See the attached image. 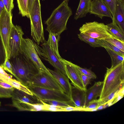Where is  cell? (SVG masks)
Returning a JSON list of instances; mask_svg holds the SVG:
<instances>
[{"instance_id":"6da1fadb","label":"cell","mask_w":124,"mask_h":124,"mask_svg":"<svg viewBox=\"0 0 124 124\" xmlns=\"http://www.w3.org/2000/svg\"><path fill=\"white\" fill-rule=\"evenodd\" d=\"M70 0H64L53 11L49 17L45 22L46 30L59 35L67 29L68 20L72 14L71 8L68 6Z\"/></svg>"},{"instance_id":"7a4b0ae2","label":"cell","mask_w":124,"mask_h":124,"mask_svg":"<svg viewBox=\"0 0 124 124\" xmlns=\"http://www.w3.org/2000/svg\"><path fill=\"white\" fill-rule=\"evenodd\" d=\"M106 69L99 100L124 87V61L114 67Z\"/></svg>"},{"instance_id":"3957f363","label":"cell","mask_w":124,"mask_h":124,"mask_svg":"<svg viewBox=\"0 0 124 124\" xmlns=\"http://www.w3.org/2000/svg\"><path fill=\"white\" fill-rule=\"evenodd\" d=\"M9 59L12 66L13 75L18 81L27 87L33 77L39 72L22 54Z\"/></svg>"},{"instance_id":"277c9868","label":"cell","mask_w":124,"mask_h":124,"mask_svg":"<svg viewBox=\"0 0 124 124\" xmlns=\"http://www.w3.org/2000/svg\"><path fill=\"white\" fill-rule=\"evenodd\" d=\"M40 0H35L29 13L31 25V35L38 45L45 40L42 23Z\"/></svg>"},{"instance_id":"5b68a950","label":"cell","mask_w":124,"mask_h":124,"mask_svg":"<svg viewBox=\"0 0 124 124\" xmlns=\"http://www.w3.org/2000/svg\"><path fill=\"white\" fill-rule=\"evenodd\" d=\"M21 47L23 55L39 72L51 73L41 61L36 50L35 42L32 40L23 38Z\"/></svg>"},{"instance_id":"8992f818","label":"cell","mask_w":124,"mask_h":124,"mask_svg":"<svg viewBox=\"0 0 124 124\" xmlns=\"http://www.w3.org/2000/svg\"><path fill=\"white\" fill-rule=\"evenodd\" d=\"M80 33L99 40L114 38L108 30L107 25L96 21L86 23L80 27Z\"/></svg>"},{"instance_id":"52a82bcc","label":"cell","mask_w":124,"mask_h":124,"mask_svg":"<svg viewBox=\"0 0 124 124\" xmlns=\"http://www.w3.org/2000/svg\"><path fill=\"white\" fill-rule=\"evenodd\" d=\"M27 87L33 94L40 100H52L65 102L73 101L71 98L64 92L30 85Z\"/></svg>"},{"instance_id":"ba28073f","label":"cell","mask_w":124,"mask_h":124,"mask_svg":"<svg viewBox=\"0 0 124 124\" xmlns=\"http://www.w3.org/2000/svg\"><path fill=\"white\" fill-rule=\"evenodd\" d=\"M35 45L39 57L48 61L55 69L66 75L63 64L50 49L46 41L42 43L41 46L35 43Z\"/></svg>"},{"instance_id":"9c48e42d","label":"cell","mask_w":124,"mask_h":124,"mask_svg":"<svg viewBox=\"0 0 124 124\" xmlns=\"http://www.w3.org/2000/svg\"><path fill=\"white\" fill-rule=\"evenodd\" d=\"M24 34L20 26L13 25L9 40L7 59H9L22 54L21 44Z\"/></svg>"},{"instance_id":"30bf717a","label":"cell","mask_w":124,"mask_h":124,"mask_svg":"<svg viewBox=\"0 0 124 124\" xmlns=\"http://www.w3.org/2000/svg\"><path fill=\"white\" fill-rule=\"evenodd\" d=\"M30 85L64 92L61 86L51 73L39 72L32 78Z\"/></svg>"},{"instance_id":"8fae6325","label":"cell","mask_w":124,"mask_h":124,"mask_svg":"<svg viewBox=\"0 0 124 124\" xmlns=\"http://www.w3.org/2000/svg\"><path fill=\"white\" fill-rule=\"evenodd\" d=\"M12 14L8 13L4 8L0 16V34L4 45L7 54H8V42L13 24L12 21Z\"/></svg>"},{"instance_id":"7c38bea8","label":"cell","mask_w":124,"mask_h":124,"mask_svg":"<svg viewBox=\"0 0 124 124\" xmlns=\"http://www.w3.org/2000/svg\"><path fill=\"white\" fill-rule=\"evenodd\" d=\"M64 66L66 73L74 86L82 90L86 91L81 77V73L74 65V63L62 58L60 59Z\"/></svg>"},{"instance_id":"4fadbf2b","label":"cell","mask_w":124,"mask_h":124,"mask_svg":"<svg viewBox=\"0 0 124 124\" xmlns=\"http://www.w3.org/2000/svg\"><path fill=\"white\" fill-rule=\"evenodd\" d=\"M89 13L97 16L101 19L104 16L113 19V16L108 8L102 0L92 1Z\"/></svg>"},{"instance_id":"5bb4252c","label":"cell","mask_w":124,"mask_h":124,"mask_svg":"<svg viewBox=\"0 0 124 124\" xmlns=\"http://www.w3.org/2000/svg\"><path fill=\"white\" fill-rule=\"evenodd\" d=\"M47 68L61 86L64 92L71 98L72 86L67 76L55 69L53 70Z\"/></svg>"},{"instance_id":"9a60e30c","label":"cell","mask_w":124,"mask_h":124,"mask_svg":"<svg viewBox=\"0 0 124 124\" xmlns=\"http://www.w3.org/2000/svg\"><path fill=\"white\" fill-rule=\"evenodd\" d=\"M12 101H15L32 104L42 103L40 100L34 95H31L15 88L13 92Z\"/></svg>"},{"instance_id":"2e32d148","label":"cell","mask_w":124,"mask_h":124,"mask_svg":"<svg viewBox=\"0 0 124 124\" xmlns=\"http://www.w3.org/2000/svg\"><path fill=\"white\" fill-rule=\"evenodd\" d=\"M103 84V81L95 82L92 86L85 91L84 108H86L91 102L97 100L101 95Z\"/></svg>"},{"instance_id":"e0dca14e","label":"cell","mask_w":124,"mask_h":124,"mask_svg":"<svg viewBox=\"0 0 124 124\" xmlns=\"http://www.w3.org/2000/svg\"><path fill=\"white\" fill-rule=\"evenodd\" d=\"M113 19L124 32V0H116L115 13Z\"/></svg>"},{"instance_id":"ac0fdd59","label":"cell","mask_w":124,"mask_h":124,"mask_svg":"<svg viewBox=\"0 0 124 124\" xmlns=\"http://www.w3.org/2000/svg\"><path fill=\"white\" fill-rule=\"evenodd\" d=\"M85 96V91L72 86L71 99L75 107L84 108Z\"/></svg>"},{"instance_id":"d6986e66","label":"cell","mask_w":124,"mask_h":124,"mask_svg":"<svg viewBox=\"0 0 124 124\" xmlns=\"http://www.w3.org/2000/svg\"><path fill=\"white\" fill-rule=\"evenodd\" d=\"M12 101L13 106L20 111H44V105L42 103L32 104L15 101Z\"/></svg>"},{"instance_id":"ffe728a7","label":"cell","mask_w":124,"mask_h":124,"mask_svg":"<svg viewBox=\"0 0 124 124\" xmlns=\"http://www.w3.org/2000/svg\"><path fill=\"white\" fill-rule=\"evenodd\" d=\"M92 0H80L78 7L74 16L76 20L79 18L85 17L89 13L92 2Z\"/></svg>"},{"instance_id":"44dd1931","label":"cell","mask_w":124,"mask_h":124,"mask_svg":"<svg viewBox=\"0 0 124 124\" xmlns=\"http://www.w3.org/2000/svg\"><path fill=\"white\" fill-rule=\"evenodd\" d=\"M49 34L48 40L46 41L50 49L60 59L61 57L59 54L58 49V43L60 39V35L56 34L51 32Z\"/></svg>"},{"instance_id":"7402d4cb","label":"cell","mask_w":124,"mask_h":124,"mask_svg":"<svg viewBox=\"0 0 124 124\" xmlns=\"http://www.w3.org/2000/svg\"><path fill=\"white\" fill-rule=\"evenodd\" d=\"M0 80L7 83L15 88L22 90L31 95H34L27 87L15 79L8 77L0 74Z\"/></svg>"},{"instance_id":"603a6c76","label":"cell","mask_w":124,"mask_h":124,"mask_svg":"<svg viewBox=\"0 0 124 124\" xmlns=\"http://www.w3.org/2000/svg\"><path fill=\"white\" fill-rule=\"evenodd\" d=\"M107 25L108 30L115 39L124 42V32L116 24L114 20Z\"/></svg>"},{"instance_id":"cb8c5ba5","label":"cell","mask_w":124,"mask_h":124,"mask_svg":"<svg viewBox=\"0 0 124 124\" xmlns=\"http://www.w3.org/2000/svg\"><path fill=\"white\" fill-rule=\"evenodd\" d=\"M14 88L12 86L0 80V98L11 97Z\"/></svg>"},{"instance_id":"d4e9b609","label":"cell","mask_w":124,"mask_h":124,"mask_svg":"<svg viewBox=\"0 0 124 124\" xmlns=\"http://www.w3.org/2000/svg\"><path fill=\"white\" fill-rule=\"evenodd\" d=\"M111 60V67H114L124 61V57L122 56L113 50L105 48Z\"/></svg>"},{"instance_id":"484cf974","label":"cell","mask_w":124,"mask_h":124,"mask_svg":"<svg viewBox=\"0 0 124 124\" xmlns=\"http://www.w3.org/2000/svg\"><path fill=\"white\" fill-rule=\"evenodd\" d=\"M78 35L81 40L87 43L92 47H101L98 42V39L81 33L78 34Z\"/></svg>"},{"instance_id":"4316f807","label":"cell","mask_w":124,"mask_h":124,"mask_svg":"<svg viewBox=\"0 0 124 124\" xmlns=\"http://www.w3.org/2000/svg\"><path fill=\"white\" fill-rule=\"evenodd\" d=\"M19 10V13L22 16L29 18V13L28 8V0H17Z\"/></svg>"},{"instance_id":"83f0119b","label":"cell","mask_w":124,"mask_h":124,"mask_svg":"<svg viewBox=\"0 0 124 124\" xmlns=\"http://www.w3.org/2000/svg\"><path fill=\"white\" fill-rule=\"evenodd\" d=\"M98 41L101 47L107 48L121 55L124 57V52L114 45L104 40H99Z\"/></svg>"},{"instance_id":"f1b7e54d","label":"cell","mask_w":124,"mask_h":124,"mask_svg":"<svg viewBox=\"0 0 124 124\" xmlns=\"http://www.w3.org/2000/svg\"><path fill=\"white\" fill-rule=\"evenodd\" d=\"M42 100L46 103L58 107H64L69 106L75 107L73 101L65 102L52 100Z\"/></svg>"},{"instance_id":"f546056e","label":"cell","mask_w":124,"mask_h":124,"mask_svg":"<svg viewBox=\"0 0 124 124\" xmlns=\"http://www.w3.org/2000/svg\"><path fill=\"white\" fill-rule=\"evenodd\" d=\"M7 59L5 47L0 34V66L5 63Z\"/></svg>"},{"instance_id":"4dcf8cb0","label":"cell","mask_w":124,"mask_h":124,"mask_svg":"<svg viewBox=\"0 0 124 124\" xmlns=\"http://www.w3.org/2000/svg\"><path fill=\"white\" fill-rule=\"evenodd\" d=\"M74 65L81 73L89 77L91 79H95L96 78V75L90 70L86 68H82L74 64Z\"/></svg>"},{"instance_id":"1f68e13d","label":"cell","mask_w":124,"mask_h":124,"mask_svg":"<svg viewBox=\"0 0 124 124\" xmlns=\"http://www.w3.org/2000/svg\"><path fill=\"white\" fill-rule=\"evenodd\" d=\"M104 40L112 44L124 52V42L120 41L114 38H107L105 39Z\"/></svg>"},{"instance_id":"d6a6232c","label":"cell","mask_w":124,"mask_h":124,"mask_svg":"<svg viewBox=\"0 0 124 124\" xmlns=\"http://www.w3.org/2000/svg\"><path fill=\"white\" fill-rule=\"evenodd\" d=\"M44 106V111H63L62 107H58L46 103L40 100Z\"/></svg>"},{"instance_id":"836d02e7","label":"cell","mask_w":124,"mask_h":124,"mask_svg":"<svg viewBox=\"0 0 124 124\" xmlns=\"http://www.w3.org/2000/svg\"><path fill=\"white\" fill-rule=\"evenodd\" d=\"M108 7L113 16H114L116 5V0H102Z\"/></svg>"},{"instance_id":"e575fe53","label":"cell","mask_w":124,"mask_h":124,"mask_svg":"<svg viewBox=\"0 0 124 124\" xmlns=\"http://www.w3.org/2000/svg\"><path fill=\"white\" fill-rule=\"evenodd\" d=\"M101 105L99 100L97 99L90 102L85 108L89 111H96L95 109Z\"/></svg>"},{"instance_id":"d590c367","label":"cell","mask_w":124,"mask_h":124,"mask_svg":"<svg viewBox=\"0 0 124 124\" xmlns=\"http://www.w3.org/2000/svg\"><path fill=\"white\" fill-rule=\"evenodd\" d=\"M121 89L115 91L104 98L100 100L98 99L101 105H102L107 103L117 94Z\"/></svg>"},{"instance_id":"8d00e7d4","label":"cell","mask_w":124,"mask_h":124,"mask_svg":"<svg viewBox=\"0 0 124 124\" xmlns=\"http://www.w3.org/2000/svg\"><path fill=\"white\" fill-rule=\"evenodd\" d=\"M5 7L8 13H12V11L14 8L13 0H2Z\"/></svg>"},{"instance_id":"74e56055","label":"cell","mask_w":124,"mask_h":124,"mask_svg":"<svg viewBox=\"0 0 124 124\" xmlns=\"http://www.w3.org/2000/svg\"><path fill=\"white\" fill-rule=\"evenodd\" d=\"M1 66L4 70L13 75L12 66L9 59H8L6 60Z\"/></svg>"},{"instance_id":"f35d334b","label":"cell","mask_w":124,"mask_h":124,"mask_svg":"<svg viewBox=\"0 0 124 124\" xmlns=\"http://www.w3.org/2000/svg\"><path fill=\"white\" fill-rule=\"evenodd\" d=\"M81 77L83 84L84 86L86 87V86L90 83V80L91 79L89 77L81 73Z\"/></svg>"},{"instance_id":"ab89813d","label":"cell","mask_w":124,"mask_h":124,"mask_svg":"<svg viewBox=\"0 0 124 124\" xmlns=\"http://www.w3.org/2000/svg\"><path fill=\"white\" fill-rule=\"evenodd\" d=\"M63 111H69L83 110L81 109L85 108H79L75 107L69 106L62 107Z\"/></svg>"},{"instance_id":"60d3db41","label":"cell","mask_w":124,"mask_h":124,"mask_svg":"<svg viewBox=\"0 0 124 124\" xmlns=\"http://www.w3.org/2000/svg\"><path fill=\"white\" fill-rule=\"evenodd\" d=\"M35 0H28V8L29 13L30 11Z\"/></svg>"},{"instance_id":"b9f144b4","label":"cell","mask_w":124,"mask_h":124,"mask_svg":"<svg viewBox=\"0 0 124 124\" xmlns=\"http://www.w3.org/2000/svg\"><path fill=\"white\" fill-rule=\"evenodd\" d=\"M0 74L9 78H11L9 75L4 70L1 66H0Z\"/></svg>"},{"instance_id":"7bdbcfd3","label":"cell","mask_w":124,"mask_h":124,"mask_svg":"<svg viewBox=\"0 0 124 124\" xmlns=\"http://www.w3.org/2000/svg\"><path fill=\"white\" fill-rule=\"evenodd\" d=\"M5 8L2 0H0V16L3 9Z\"/></svg>"},{"instance_id":"ee69618b","label":"cell","mask_w":124,"mask_h":124,"mask_svg":"<svg viewBox=\"0 0 124 124\" xmlns=\"http://www.w3.org/2000/svg\"><path fill=\"white\" fill-rule=\"evenodd\" d=\"M0 104H1V102H0Z\"/></svg>"},{"instance_id":"f6af8a7d","label":"cell","mask_w":124,"mask_h":124,"mask_svg":"<svg viewBox=\"0 0 124 124\" xmlns=\"http://www.w3.org/2000/svg\"></svg>"}]
</instances>
